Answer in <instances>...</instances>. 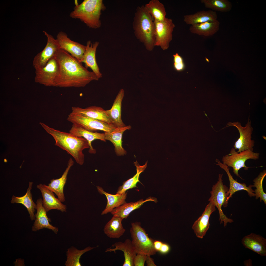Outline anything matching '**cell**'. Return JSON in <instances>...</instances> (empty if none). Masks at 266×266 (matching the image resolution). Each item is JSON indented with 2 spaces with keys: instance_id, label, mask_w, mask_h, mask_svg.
Instances as JSON below:
<instances>
[{
  "instance_id": "obj_17",
  "label": "cell",
  "mask_w": 266,
  "mask_h": 266,
  "mask_svg": "<svg viewBox=\"0 0 266 266\" xmlns=\"http://www.w3.org/2000/svg\"><path fill=\"white\" fill-rule=\"evenodd\" d=\"M99 44L98 41L92 43L90 40L88 41L86 44V49L82 59L79 62H83L85 64V67H89L100 79L102 77V74L100 72L97 63L96 54L97 47Z\"/></svg>"
},
{
  "instance_id": "obj_15",
  "label": "cell",
  "mask_w": 266,
  "mask_h": 266,
  "mask_svg": "<svg viewBox=\"0 0 266 266\" xmlns=\"http://www.w3.org/2000/svg\"><path fill=\"white\" fill-rule=\"evenodd\" d=\"M215 207L210 202L201 215L193 224L192 228L197 237L202 239L206 234L210 226L209 220L211 215L216 210Z\"/></svg>"
},
{
  "instance_id": "obj_36",
  "label": "cell",
  "mask_w": 266,
  "mask_h": 266,
  "mask_svg": "<svg viewBox=\"0 0 266 266\" xmlns=\"http://www.w3.org/2000/svg\"><path fill=\"white\" fill-rule=\"evenodd\" d=\"M266 175V170H264L254 179L253 181L254 182V185H251L252 187L256 188L254 191L256 199H257L260 198V201L261 202L262 200L263 201L265 204H266V194L263 190V183Z\"/></svg>"
},
{
  "instance_id": "obj_20",
  "label": "cell",
  "mask_w": 266,
  "mask_h": 266,
  "mask_svg": "<svg viewBox=\"0 0 266 266\" xmlns=\"http://www.w3.org/2000/svg\"><path fill=\"white\" fill-rule=\"evenodd\" d=\"M124 94V90L122 89H120L114 100L111 108L110 110H105L112 124L116 128L126 126L121 118L122 102Z\"/></svg>"
},
{
  "instance_id": "obj_9",
  "label": "cell",
  "mask_w": 266,
  "mask_h": 266,
  "mask_svg": "<svg viewBox=\"0 0 266 266\" xmlns=\"http://www.w3.org/2000/svg\"><path fill=\"white\" fill-rule=\"evenodd\" d=\"M67 120L73 124L92 132L100 130L111 132L116 128L107 123L71 112L68 115Z\"/></svg>"
},
{
  "instance_id": "obj_21",
  "label": "cell",
  "mask_w": 266,
  "mask_h": 266,
  "mask_svg": "<svg viewBox=\"0 0 266 266\" xmlns=\"http://www.w3.org/2000/svg\"><path fill=\"white\" fill-rule=\"evenodd\" d=\"M216 162L217 163L216 165L219 166L222 168L226 172L228 177L229 181V188L227 193L228 196L227 200L228 201L229 199L232 197L233 195L236 192L241 190H244L247 191L250 197L255 196L254 191L252 189L251 185L247 186L246 184L244 183H241L237 182L235 180L233 176L231 174L229 170V168L226 165L221 163L217 159H216Z\"/></svg>"
},
{
  "instance_id": "obj_22",
  "label": "cell",
  "mask_w": 266,
  "mask_h": 266,
  "mask_svg": "<svg viewBox=\"0 0 266 266\" xmlns=\"http://www.w3.org/2000/svg\"><path fill=\"white\" fill-rule=\"evenodd\" d=\"M72 113L80 114L112 125L105 110L100 107L93 106L83 108L74 106L72 107Z\"/></svg>"
},
{
  "instance_id": "obj_18",
  "label": "cell",
  "mask_w": 266,
  "mask_h": 266,
  "mask_svg": "<svg viewBox=\"0 0 266 266\" xmlns=\"http://www.w3.org/2000/svg\"><path fill=\"white\" fill-rule=\"evenodd\" d=\"M242 244L261 256H266V239L260 235L254 233L245 236L241 241Z\"/></svg>"
},
{
  "instance_id": "obj_14",
  "label": "cell",
  "mask_w": 266,
  "mask_h": 266,
  "mask_svg": "<svg viewBox=\"0 0 266 266\" xmlns=\"http://www.w3.org/2000/svg\"><path fill=\"white\" fill-rule=\"evenodd\" d=\"M36 204L37 212L35 215V219L32 227V231L36 232L45 228L51 230L57 234L58 232V229L50 223V219L47 216V212L43 206L42 199L40 198L37 200Z\"/></svg>"
},
{
  "instance_id": "obj_30",
  "label": "cell",
  "mask_w": 266,
  "mask_h": 266,
  "mask_svg": "<svg viewBox=\"0 0 266 266\" xmlns=\"http://www.w3.org/2000/svg\"><path fill=\"white\" fill-rule=\"evenodd\" d=\"M122 220L120 217L113 216L104 226L103 230L104 233L110 238H120L126 231L122 223Z\"/></svg>"
},
{
  "instance_id": "obj_37",
  "label": "cell",
  "mask_w": 266,
  "mask_h": 266,
  "mask_svg": "<svg viewBox=\"0 0 266 266\" xmlns=\"http://www.w3.org/2000/svg\"><path fill=\"white\" fill-rule=\"evenodd\" d=\"M173 67L174 70L178 72L184 70L185 65L182 57L178 53L173 54Z\"/></svg>"
},
{
  "instance_id": "obj_26",
  "label": "cell",
  "mask_w": 266,
  "mask_h": 266,
  "mask_svg": "<svg viewBox=\"0 0 266 266\" xmlns=\"http://www.w3.org/2000/svg\"><path fill=\"white\" fill-rule=\"evenodd\" d=\"M217 16L216 11L212 10H202L196 13L184 16L183 21L187 24L193 25L217 19Z\"/></svg>"
},
{
  "instance_id": "obj_6",
  "label": "cell",
  "mask_w": 266,
  "mask_h": 266,
  "mask_svg": "<svg viewBox=\"0 0 266 266\" xmlns=\"http://www.w3.org/2000/svg\"><path fill=\"white\" fill-rule=\"evenodd\" d=\"M223 175L219 174L218 181L212 187V190L210 192L211 196L208 201L212 203L217 208L219 213V220H220V224L223 222L224 226L225 227L227 223H232L233 221L232 219L226 216L222 209V206L224 207L228 206V196L227 193L229 189L223 184L222 179Z\"/></svg>"
},
{
  "instance_id": "obj_3",
  "label": "cell",
  "mask_w": 266,
  "mask_h": 266,
  "mask_svg": "<svg viewBox=\"0 0 266 266\" xmlns=\"http://www.w3.org/2000/svg\"><path fill=\"white\" fill-rule=\"evenodd\" d=\"M133 19V28L135 37L147 50L152 51L155 46L154 20L144 5L137 7Z\"/></svg>"
},
{
  "instance_id": "obj_23",
  "label": "cell",
  "mask_w": 266,
  "mask_h": 266,
  "mask_svg": "<svg viewBox=\"0 0 266 266\" xmlns=\"http://www.w3.org/2000/svg\"><path fill=\"white\" fill-rule=\"evenodd\" d=\"M69 133L76 136L82 137L86 139L90 146L89 152L91 154H95L96 152V150L93 149L91 145V143L93 141L99 139L105 142L106 140L104 133L91 132L75 124H73Z\"/></svg>"
},
{
  "instance_id": "obj_33",
  "label": "cell",
  "mask_w": 266,
  "mask_h": 266,
  "mask_svg": "<svg viewBox=\"0 0 266 266\" xmlns=\"http://www.w3.org/2000/svg\"><path fill=\"white\" fill-rule=\"evenodd\" d=\"M98 247V246L94 247L88 246L81 250L73 246L71 247L66 252V260L65 265L66 266H81L80 259L81 256L85 253Z\"/></svg>"
},
{
  "instance_id": "obj_10",
  "label": "cell",
  "mask_w": 266,
  "mask_h": 266,
  "mask_svg": "<svg viewBox=\"0 0 266 266\" xmlns=\"http://www.w3.org/2000/svg\"><path fill=\"white\" fill-rule=\"evenodd\" d=\"M59 72V65L54 55L45 66L35 71V81L46 86L56 87V80Z\"/></svg>"
},
{
  "instance_id": "obj_13",
  "label": "cell",
  "mask_w": 266,
  "mask_h": 266,
  "mask_svg": "<svg viewBox=\"0 0 266 266\" xmlns=\"http://www.w3.org/2000/svg\"><path fill=\"white\" fill-rule=\"evenodd\" d=\"M56 39L60 49L66 51L79 61L82 58L86 46L71 40L65 32H59Z\"/></svg>"
},
{
  "instance_id": "obj_41",
  "label": "cell",
  "mask_w": 266,
  "mask_h": 266,
  "mask_svg": "<svg viewBox=\"0 0 266 266\" xmlns=\"http://www.w3.org/2000/svg\"><path fill=\"white\" fill-rule=\"evenodd\" d=\"M162 244V242L160 241H154L153 243L154 246L157 252L159 251Z\"/></svg>"
},
{
  "instance_id": "obj_12",
  "label": "cell",
  "mask_w": 266,
  "mask_h": 266,
  "mask_svg": "<svg viewBox=\"0 0 266 266\" xmlns=\"http://www.w3.org/2000/svg\"><path fill=\"white\" fill-rule=\"evenodd\" d=\"M43 32L47 37V43L43 50L34 58L33 65L35 71L40 70L45 66L60 49L56 39H54L46 32Z\"/></svg>"
},
{
  "instance_id": "obj_2",
  "label": "cell",
  "mask_w": 266,
  "mask_h": 266,
  "mask_svg": "<svg viewBox=\"0 0 266 266\" xmlns=\"http://www.w3.org/2000/svg\"><path fill=\"white\" fill-rule=\"evenodd\" d=\"M40 124L55 140V145L70 155L77 164L83 165L84 162V156L83 151L90 148L87 141L84 138L76 136L70 133L61 131L50 128L43 123Z\"/></svg>"
},
{
  "instance_id": "obj_24",
  "label": "cell",
  "mask_w": 266,
  "mask_h": 266,
  "mask_svg": "<svg viewBox=\"0 0 266 266\" xmlns=\"http://www.w3.org/2000/svg\"><path fill=\"white\" fill-rule=\"evenodd\" d=\"M74 164L73 160L71 158H70L68 161L67 167L61 177L58 179H53L50 180V183L48 185H45L48 188L56 194L58 199L61 202L65 200L63 189L66 182L68 172Z\"/></svg>"
},
{
  "instance_id": "obj_35",
  "label": "cell",
  "mask_w": 266,
  "mask_h": 266,
  "mask_svg": "<svg viewBox=\"0 0 266 266\" xmlns=\"http://www.w3.org/2000/svg\"><path fill=\"white\" fill-rule=\"evenodd\" d=\"M205 8L215 11L227 12L232 9L231 3L227 0H201Z\"/></svg>"
},
{
  "instance_id": "obj_25",
  "label": "cell",
  "mask_w": 266,
  "mask_h": 266,
  "mask_svg": "<svg viewBox=\"0 0 266 266\" xmlns=\"http://www.w3.org/2000/svg\"><path fill=\"white\" fill-rule=\"evenodd\" d=\"M131 128L130 126L116 128L111 132H104L105 139L111 142L115 147L116 154L118 156H124L126 154V151L122 146V137L124 132Z\"/></svg>"
},
{
  "instance_id": "obj_32",
  "label": "cell",
  "mask_w": 266,
  "mask_h": 266,
  "mask_svg": "<svg viewBox=\"0 0 266 266\" xmlns=\"http://www.w3.org/2000/svg\"><path fill=\"white\" fill-rule=\"evenodd\" d=\"M144 6L154 20L162 21L166 18L165 6L158 0H151Z\"/></svg>"
},
{
  "instance_id": "obj_29",
  "label": "cell",
  "mask_w": 266,
  "mask_h": 266,
  "mask_svg": "<svg viewBox=\"0 0 266 266\" xmlns=\"http://www.w3.org/2000/svg\"><path fill=\"white\" fill-rule=\"evenodd\" d=\"M149 201L155 202L156 200L152 198H149L145 200L141 199L135 202H126L114 208L111 213L113 216L120 217L123 219L126 218L132 211L139 208L145 202Z\"/></svg>"
},
{
  "instance_id": "obj_28",
  "label": "cell",
  "mask_w": 266,
  "mask_h": 266,
  "mask_svg": "<svg viewBox=\"0 0 266 266\" xmlns=\"http://www.w3.org/2000/svg\"><path fill=\"white\" fill-rule=\"evenodd\" d=\"M33 183L29 182L28 187L25 195L21 197H17L13 195L11 202L12 203H17L22 204L26 208L29 214L31 220H35V215L34 212L36 209L37 205L33 200L31 191Z\"/></svg>"
},
{
  "instance_id": "obj_7",
  "label": "cell",
  "mask_w": 266,
  "mask_h": 266,
  "mask_svg": "<svg viewBox=\"0 0 266 266\" xmlns=\"http://www.w3.org/2000/svg\"><path fill=\"white\" fill-rule=\"evenodd\" d=\"M259 156V153L254 152L249 150L238 153L234 148H232L229 154L223 157L222 160L223 163L228 167H232L234 174L242 179L238 174L239 170L242 168H244L245 170H248L249 167L245 164L246 161L250 159L257 160Z\"/></svg>"
},
{
  "instance_id": "obj_16",
  "label": "cell",
  "mask_w": 266,
  "mask_h": 266,
  "mask_svg": "<svg viewBox=\"0 0 266 266\" xmlns=\"http://www.w3.org/2000/svg\"><path fill=\"white\" fill-rule=\"evenodd\" d=\"M37 188L41 191L43 198V206L47 212L52 209H56L62 212L66 211V206L62 204L58 198L55 197L54 192L46 186L40 184Z\"/></svg>"
},
{
  "instance_id": "obj_8",
  "label": "cell",
  "mask_w": 266,
  "mask_h": 266,
  "mask_svg": "<svg viewBox=\"0 0 266 266\" xmlns=\"http://www.w3.org/2000/svg\"><path fill=\"white\" fill-rule=\"evenodd\" d=\"M154 46H159L163 50L167 49L172 39V33L175 25L172 19L166 18L162 21L154 20Z\"/></svg>"
},
{
  "instance_id": "obj_42",
  "label": "cell",
  "mask_w": 266,
  "mask_h": 266,
  "mask_svg": "<svg viewBox=\"0 0 266 266\" xmlns=\"http://www.w3.org/2000/svg\"><path fill=\"white\" fill-rule=\"evenodd\" d=\"M74 3L75 5V6H77L79 5V4L78 3V1L77 0H74Z\"/></svg>"
},
{
  "instance_id": "obj_34",
  "label": "cell",
  "mask_w": 266,
  "mask_h": 266,
  "mask_svg": "<svg viewBox=\"0 0 266 266\" xmlns=\"http://www.w3.org/2000/svg\"><path fill=\"white\" fill-rule=\"evenodd\" d=\"M134 163L136 167V173L133 177L123 182L122 185L118 188L116 194H124L127 190L137 187L136 186L137 183L138 182H140L139 180L140 175L146 168L147 162H146L145 164L142 166L139 165L137 161L134 162Z\"/></svg>"
},
{
  "instance_id": "obj_31",
  "label": "cell",
  "mask_w": 266,
  "mask_h": 266,
  "mask_svg": "<svg viewBox=\"0 0 266 266\" xmlns=\"http://www.w3.org/2000/svg\"><path fill=\"white\" fill-rule=\"evenodd\" d=\"M97 188L100 194L104 195L107 199V205L105 209L102 212V215L111 212L115 208L126 202L125 200L127 197V193L122 194H116L112 195L105 192L101 187L98 186Z\"/></svg>"
},
{
  "instance_id": "obj_4",
  "label": "cell",
  "mask_w": 266,
  "mask_h": 266,
  "mask_svg": "<svg viewBox=\"0 0 266 266\" xmlns=\"http://www.w3.org/2000/svg\"><path fill=\"white\" fill-rule=\"evenodd\" d=\"M106 9L102 0H84L75 6L69 16L79 19L89 28L96 29L101 26V12Z\"/></svg>"
},
{
  "instance_id": "obj_40",
  "label": "cell",
  "mask_w": 266,
  "mask_h": 266,
  "mask_svg": "<svg viewBox=\"0 0 266 266\" xmlns=\"http://www.w3.org/2000/svg\"><path fill=\"white\" fill-rule=\"evenodd\" d=\"M150 256L147 255V258L146 262L147 266H156L154 262L153 259Z\"/></svg>"
},
{
  "instance_id": "obj_11",
  "label": "cell",
  "mask_w": 266,
  "mask_h": 266,
  "mask_svg": "<svg viewBox=\"0 0 266 266\" xmlns=\"http://www.w3.org/2000/svg\"><path fill=\"white\" fill-rule=\"evenodd\" d=\"M251 124V122L249 118L245 127L242 126L240 123L238 122H229L225 127L235 126L239 132L240 137L235 142L233 146L235 150H238L237 151L238 153L247 150L253 151L255 142L254 140L251 139L253 129Z\"/></svg>"
},
{
  "instance_id": "obj_5",
  "label": "cell",
  "mask_w": 266,
  "mask_h": 266,
  "mask_svg": "<svg viewBox=\"0 0 266 266\" xmlns=\"http://www.w3.org/2000/svg\"><path fill=\"white\" fill-rule=\"evenodd\" d=\"M130 233L132 243L137 254L151 256L156 253L153 245L154 240L149 237L140 222L131 223Z\"/></svg>"
},
{
  "instance_id": "obj_38",
  "label": "cell",
  "mask_w": 266,
  "mask_h": 266,
  "mask_svg": "<svg viewBox=\"0 0 266 266\" xmlns=\"http://www.w3.org/2000/svg\"><path fill=\"white\" fill-rule=\"evenodd\" d=\"M147 255L137 254L135 256L133 261L134 266H144L146 261Z\"/></svg>"
},
{
  "instance_id": "obj_27",
  "label": "cell",
  "mask_w": 266,
  "mask_h": 266,
  "mask_svg": "<svg viewBox=\"0 0 266 266\" xmlns=\"http://www.w3.org/2000/svg\"><path fill=\"white\" fill-rule=\"evenodd\" d=\"M220 22L217 20L191 25L189 30L192 33L199 35L209 37L213 35L219 30Z\"/></svg>"
},
{
  "instance_id": "obj_19",
  "label": "cell",
  "mask_w": 266,
  "mask_h": 266,
  "mask_svg": "<svg viewBox=\"0 0 266 266\" xmlns=\"http://www.w3.org/2000/svg\"><path fill=\"white\" fill-rule=\"evenodd\" d=\"M112 246L114 248L107 249L105 252H116L117 250L122 251L124 253V261L123 266H133L134 257L137 254L131 240L126 239L124 242L119 241L113 244Z\"/></svg>"
},
{
  "instance_id": "obj_39",
  "label": "cell",
  "mask_w": 266,
  "mask_h": 266,
  "mask_svg": "<svg viewBox=\"0 0 266 266\" xmlns=\"http://www.w3.org/2000/svg\"><path fill=\"white\" fill-rule=\"evenodd\" d=\"M170 247L168 244L163 243L159 251L161 253L166 254L168 253L170 250Z\"/></svg>"
},
{
  "instance_id": "obj_1",
  "label": "cell",
  "mask_w": 266,
  "mask_h": 266,
  "mask_svg": "<svg viewBox=\"0 0 266 266\" xmlns=\"http://www.w3.org/2000/svg\"><path fill=\"white\" fill-rule=\"evenodd\" d=\"M54 56L59 66L56 87H84L91 81L99 79L94 72L88 71L78 60L63 50L59 49Z\"/></svg>"
}]
</instances>
